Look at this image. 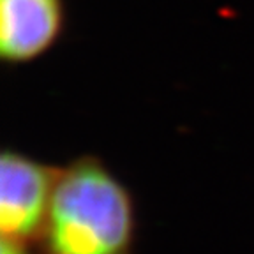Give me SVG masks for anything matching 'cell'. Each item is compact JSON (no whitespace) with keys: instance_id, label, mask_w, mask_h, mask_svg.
<instances>
[{"instance_id":"6da1fadb","label":"cell","mask_w":254,"mask_h":254,"mask_svg":"<svg viewBox=\"0 0 254 254\" xmlns=\"http://www.w3.org/2000/svg\"><path fill=\"white\" fill-rule=\"evenodd\" d=\"M136 203L129 187L97 155L60 166L39 246L46 254H132Z\"/></svg>"},{"instance_id":"7a4b0ae2","label":"cell","mask_w":254,"mask_h":254,"mask_svg":"<svg viewBox=\"0 0 254 254\" xmlns=\"http://www.w3.org/2000/svg\"><path fill=\"white\" fill-rule=\"evenodd\" d=\"M60 166L16 148L0 157V237L39 244L46 228Z\"/></svg>"},{"instance_id":"3957f363","label":"cell","mask_w":254,"mask_h":254,"mask_svg":"<svg viewBox=\"0 0 254 254\" xmlns=\"http://www.w3.org/2000/svg\"><path fill=\"white\" fill-rule=\"evenodd\" d=\"M62 0H0V57L21 65L46 55L62 36Z\"/></svg>"},{"instance_id":"277c9868","label":"cell","mask_w":254,"mask_h":254,"mask_svg":"<svg viewBox=\"0 0 254 254\" xmlns=\"http://www.w3.org/2000/svg\"><path fill=\"white\" fill-rule=\"evenodd\" d=\"M30 244L16 242L9 238H0V254H32Z\"/></svg>"}]
</instances>
